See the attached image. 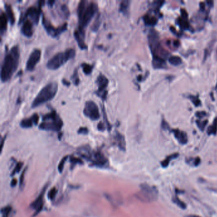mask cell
<instances>
[{
    "instance_id": "44",
    "label": "cell",
    "mask_w": 217,
    "mask_h": 217,
    "mask_svg": "<svg viewBox=\"0 0 217 217\" xmlns=\"http://www.w3.org/2000/svg\"><path fill=\"white\" fill-rule=\"evenodd\" d=\"M27 170V167H26L24 170H23V171L21 173V175L20 176V181H19V185H20V188L22 187L23 184H24V178H25V173Z\"/></svg>"
},
{
    "instance_id": "30",
    "label": "cell",
    "mask_w": 217,
    "mask_h": 217,
    "mask_svg": "<svg viewBox=\"0 0 217 217\" xmlns=\"http://www.w3.org/2000/svg\"><path fill=\"white\" fill-rule=\"evenodd\" d=\"M71 79L72 80V82H73V84L75 86H78L79 85V83H80V78H79V77H78V69H75V71H74V73L72 75L71 77Z\"/></svg>"
},
{
    "instance_id": "18",
    "label": "cell",
    "mask_w": 217,
    "mask_h": 217,
    "mask_svg": "<svg viewBox=\"0 0 217 217\" xmlns=\"http://www.w3.org/2000/svg\"><path fill=\"white\" fill-rule=\"evenodd\" d=\"M115 140L117 142V146L119 148V149L120 150L125 152L126 150V142L124 136L122 134H120L119 132L116 131L115 135Z\"/></svg>"
},
{
    "instance_id": "54",
    "label": "cell",
    "mask_w": 217,
    "mask_h": 217,
    "mask_svg": "<svg viewBox=\"0 0 217 217\" xmlns=\"http://www.w3.org/2000/svg\"><path fill=\"white\" fill-rule=\"evenodd\" d=\"M185 217H201V216L196 215H188L185 216Z\"/></svg>"
},
{
    "instance_id": "21",
    "label": "cell",
    "mask_w": 217,
    "mask_h": 217,
    "mask_svg": "<svg viewBox=\"0 0 217 217\" xmlns=\"http://www.w3.org/2000/svg\"><path fill=\"white\" fill-rule=\"evenodd\" d=\"M8 17L6 14V12H4L3 11H1V15H0V31H1L2 34H3L7 29V24H8Z\"/></svg>"
},
{
    "instance_id": "24",
    "label": "cell",
    "mask_w": 217,
    "mask_h": 217,
    "mask_svg": "<svg viewBox=\"0 0 217 217\" xmlns=\"http://www.w3.org/2000/svg\"><path fill=\"white\" fill-rule=\"evenodd\" d=\"M130 1L128 0H124V1L121 2L120 4L119 7V11L122 13L124 15H127L129 9V5H130Z\"/></svg>"
},
{
    "instance_id": "55",
    "label": "cell",
    "mask_w": 217,
    "mask_h": 217,
    "mask_svg": "<svg viewBox=\"0 0 217 217\" xmlns=\"http://www.w3.org/2000/svg\"><path fill=\"white\" fill-rule=\"evenodd\" d=\"M48 3H49V4L51 6H52V4L54 3L55 2H54V1H49Z\"/></svg>"
},
{
    "instance_id": "4",
    "label": "cell",
    "mask_w": 217,
    "mask_h": 217,
    "mask_svg": "<svg viewBox=\"0 0 217 217\" xmlns=\"http://www.w3.org/2000/svg\"><path fill=\"white\" fill-rule=\"evenodd\" d=\"M76 55V51L73 48H69L63 52H59L54 54L47 61L46 66L51 70H56L63 66L69 60Z\"/></svg>"
},
{
    "instance_id": "22",
    "label": "cell",
    "mask_w": 217,
    "mask_h": 217,
    "mask_svg": "<svg viewBox=\"0 0 217 217\" xmlns=\"http://www.w3.org/2000/svg\"><path fill=\"white\" fill-rule=\"evenodd\" d=\"M179 153H172L171 155H169L168 156L166 157L161 162V166L162 167H164V168H166V167H168L169 164H170V162L172 160L178 158V157H179Z\"/></svg>"
},
{
    "instance_id": "43",
    "label": "cell",
    "mask_w": 217,
    "mask_h": 217,
    "mask_svg": "<svg viewBox=\"0 0 217 217\" xmlns=\"http://www.w3.org/2000/svg\"><path fill=\"white\" fill-rule=\"evenodd\" d=\"M61 9L62 10V11L63 12L64 15L66 17H69V9L68 8V6L65 4H63L61 5Z\"/></svg>"
},
{
    "instance_id": "37",
    "label": "cell",
    "mask_w": 217,
    "mask_h": 217,
    "mask_svg": "<svg viewBox=\"0 0 217 217\" xmlns=\"http://www.w3.org/2000/svg\"><path fill=\"white\" fill-rule=\"evenodd\" d=\"M11 211V207L10 206H8L4 207L2 209V217H9V215Z\"/></svg>"
},
{
    "instance_id": "39",
    "label": "cell",
    "mask_w": 217,
    "mask_h": 217,
    "mask_svg": "<svg viewBox=\"0 0 217 217\" xmlns=\"http://www.w3.org/2000/svg\"><path fill=\"white\" fill-rule=\"evenodd\" d=\"M68 158V156H65L64 157L61 159V161H60L59 165H58V170L59 171V173H62V171H63V169L64 167V164L66 161V160Z\"/></svg>"
},
{
    "instance_id": "2",
    "label": "cell",
    "mask_w": 217,
    "mask_h": 217,
    "mask_svg": "<svg viewBox=\"0 0 217 217\" xmlns=\"http://www.w3.org/2000/svg\"><path fill=\"white\" fill-rule=\"evenodd\" d=\"M77 11L78 18V28L85 29L94 16L98 13V5L93 2H88L86 0H82L78 3Z\"/></svg>"
},
{
    "instance_id": "26",
    "label": "cell",
    "mask_w": 217,
    "mask_h": 217,
    "mask_svg": "<svg viewBox=\"0 0 217 217\" xmlns=\"http://www.w3.org/2000/svg\"><path fill=\"white\" fill-rule=\"evenodd\" d=\"M169 62L170 63L175 66H177L180 65L182 63V59L180 57L178 56V55H172L170 56L168 59Z\"/></svg>"
},
{
    "instance_id": "17",
    "label": "cell",
    "mask_w": 217,
    "mask_h": 217,
    "mask_svg": "<svg viewBox=\"0 0 217 217\" xmlns=\"http://www.w3.org/2000/svg\"><path fill=\"white\" fill-rule=\"evenodd\" d=\"M174 135L175 138L181 144H185L188 142V136L185 132L178 129H172L170 131Z\"/></svg>"
},
{
    "instance_id": "32",
    "label": "cell",
    "mask_w": 217,
    "mask_h": 217,
    "mask_svg": "<svg viewBox=\"0 0 217 217\" xmlns=\"http://www.w3.org/2000/svg\"><path fill=\"white\" fill-rule=\"evenodd\" d=\"M187 162L190 165L194 166H199L201 162V160L199 157H197L196 158H190L189 160H187Z\"/></svg>"
},
{
    "instance_id": "45",
    "label": "cell",
    "mask_w": 217,
    "mask_h": 217,
    "mask_svg": "<svg viewBox=\"0 0 217 217\" xmlns=\"http://www.w3.org/2000/svg\"><path fill=\"white\" fill-rule=\"evenodd\" d=\"M180 12H181V15H182V18L187 20L188 15L187 10L185 8H181Z\"/></svg>"
},
{
    "instance_id": "33",
    "label": "cell",
    "mask_w": 217,
    "mask_h": 217,
    "mask_svg": "<svg viewBox=\"0 0 217 217\" xmlns=\"http://www.w3.org/2000/svg\"><path fill=\"white\" fill-rule=\"evenodd\" d=\"M100 23H101V21H100V14H99L98 15V17L95 19V22L93 24V26L91 28V29L93 31H97L98 30L100 26Z\"/></svg>"
},
{
    "instance_id": "34",
    "label": "cell",
    "mask_w": 217,
    "mask_h": 217,
    "mask_svg": "<svg viewBox=\"0 0 217 217\" xmlns=\"http://www.w3.org/2000/svg\"><path fill=\"white\" fill-rule=\"evenodd\" d=\"M192 103L194 104V105L196 107L200 106L201 104V101H200L199 98H198V96H195V95H189L188 97Z\"/></svg>"
},
{
    "instance_id": "14",
    "label": "cell",
    "mask_w": 217,
    "mask_h": 217,
    "mask_svg": "<svg viewBox=\"0 0 217 217\" xmlns=\"http://www.w3.org/2000/svg\"><path fill=\"white\" fill-rule=\"evenodd\" d=\"M89 161H91L95 166H103L107 163V159L101 152H92Z\"/></svg>"
},
{
    "instance_id": "13",
    "label": "cell",
    "mask_w": 217,
    "mask_h": 217,
    "mask_svg": "<svg viewBox=\"0 0 217 217\" xmlns=\"http://www.w3.org/2000/svg\"><path fill=\"white\" fill-rule=\"evenodd\" d=\"M74 37L77 42V44L81 50L87 49V45L85 42L86 39V31L78 28L74 31Z\"/></svg>"
},
{
    "instance_id": "16",
    "label": "cell",
    "mask_w": 217,
    "mask_h": 217,
    "mask_svg": "<svg viewBox=\"0 0 217 217\" xmlns=\"http://www.w3.org/2000/svg\"><path fill=\"white\" fill-rule=\"evenodd\" d=\"M40 117L38 113H34L31 117L28 118H24L20 122V126L24 129L31 128L33 125H37Z\"/></svg>"
},
{
    "instance_id": "47",
    "label": "cell",
    "mask_w": 217,
    "mask_h": 217,
    "mask_svg": "<svg viewBox=\"0 0 217 217\" xmlns=\"http://www.w3.org/2000/svg\"><path fill=\"white\" fill-rule=\"evenodd\" d=\"M206 113L204 112V111H202V112H197L196 113V116L199 118H202L203 117H204L205 116H206Z\"/></svg>"
},
{
    "instance_id": "50",
    "label": "cell",
    "mask_w": 217,
    "mask_h": 217,
    "mask_svg": "<svg viewBox=\"0 0 217 217\" xmlns=\"http://www.w3.org/2000/svg\"><path fill=\"white\" fill-rule=\"evenodd\" d=\"M180 45V42H179V40H175L173 42V46L176 48H178Z\"/></svg>"
},
{
    "instance_id": "19",
    "label": "cell",
    "mask_w": 217,
    "mask_h": 217,
    "mask_svg": "<svg viewBox=\"0 0 217 217\" xmlns=\"http://www.w3.org/2000/svg\"><path fill=\"white\" fill-rule=\"evenodd\" d=\"M152 65L155 69H163L166 67V63L165 59L161 57L153 56Z\"/></svg>"
},
{
    "instance_id": "49",
    "label": "cell",
    "mask_w": 217,
    "mask_h": 217,
    "mask_svg": "<svg viewBox=\"0 0 217 217\" xmlns=\"http://www.w3.org/2000/svg\"><path fill=\"white\" fill-rule=\"evenodd\" d=\"M17 184V180L16 179V178H14L12 180H11V187H14L16 186V185Z\"/></svg>"
},
{
    "instance_id": "52",
    "label": "cell",
    "mask_w": 217,
    "mask_h": 217,
    "mask_svg": "<svg viewBox=\"0 0 217 217\" xmlns=\"http://www.w3.org/2000/svg\"><path fill=\"white\" fill-rule=\"evenodd\" d=\"M6 138H7V135H5L3 138H2V143H1V145H2V150H3V145H4V143H5V141L6 140Z\"/></svg>"
},
{
    "instance_id": "3",
    "label": "cell",
    "mask_w": 217,
    "mask_h": 217,
    "mask_svg": "<svg viewBox=\"0 0 217 217\" xmlns=\"http://www.w3.org/2000/svg\"><path fill=\"white\" fill-rule=\"evenodd\" d=\"M58 83L56 82H51L47 83L36 95L31 103V108H35L52 100L57 93Z\"/></svg>"
},
{
    "instance_id": "48",
    "label": "cell",
    "mask_w": 217,
    "mask_h": 217,
    "mask_svg": "<svg viewBox=\"0 0 217 217\" xmlns=\"http://www.w3.org/2000/svg\"><path fill=\"white\" fill-rule=\"evenodd\" d=\"M62 83H63V84L64 86H67V87H69V86L71 85V82H69V81H68V80H66L64 79V78H63V79L62 80Z\"/></svg>"
},
{
    "instance_id": "36",
    "label": "cell",
    "mask_w": 217,
    "mask_h": 217,
    "mask_svg": "<svg viewBox=\"0 0 217 217\" xmlns=\"http://www.w3.org/2000/svg\"><path fill=\"white\" fill-rule=\"evenodd\" d=\"M208 120H204V121H201V120H196V124L197 125V127H199V129L203 131L205 129V127H206L207 124H208Z\"/></svg>"
},
{
    "instance_id": "11",
    "label": "cell",
    "mask_w": 217,
    "mask_h": 217,
    "mask_svg": "<svg viewBox=\"0 0 217 217\" xmlns=\"http://www.w3.org/2000/svg\"><path fill=\"white\" fill-rule=\"evenodd\" d=\"M42 51L39 49H34L30 54L26 64V69L28 71H33L41 59Z\"/></svg>"
},
{
    "instance_id": "1",
    "label": "cell",
    "mask_w": 217,
    "mask_h": 217,
    "mask_svg": "<svg viewBox=\"0 0 217 217\" xmlns=\"http://www.w3.org/2000/svg\"><path fill=\"white\" fill-rule=\"evenodd\" d=\"M20 60V49L19 45H14L7 52L1 67V80L8 82L17 71Z\"/></svg>"
},
{
    "instance_id": "29",
    "label": "cell",
    "mask_w": 217,
    "mask_h": 217,
    "mask_svg": "<svg viewBox=\"0 0 217 217\" xmlns=\"http://www.w3.org/2000/svg\"><path fill=\"white\" fill-rule=\"evenodd\" d=\"M177 22L182 29H188L190 28V24L187 19L179 17L177 19Z\"/></svg>"
},
{
    "instance_id": "56",
    "label": "cell",
    "mask_w": 217,
    "mask_h": 217,
    "mask_svg": "<svg viewBox=\"0 0 217 217\" xmlns=\"http://www.w3.org/2000/svg\"><path fill=\"white\" fill-rule=\"evenodd\" d=\"M216 88H217V86H216Z\"/></svg>"
},
{
    "instance_id": "10",
    "label": "cell",
    "mask_w": 217,
    "mask_h": 217,
    "mask_svg": "<svg viewBox=\"0 0 217 217\" xmlns=\"http://www.w3.org/2000/svg\"><path fill=\"white\" fill-rule=\"evenodd\" d=\"M95 83H97L98 87V90L95 91V94L100 98H101L103 101L106 100L108 95V91H106V88L108 86V83H109V80L104 75L100 73L97 78H96Z\"/></svg>"
},
{
    "instance_id": "53",
    "label": "cell",
    "mask_w": 217,
    "mask_h": 217,
    "mask_svg": "<svg viewBox=\"0 0 217 217\" xmlns=\"http://www.w3.org/2000/svg\"><path fill=\"white\" fill-rule=\"evenodd\" d=\"M206 3L208 4V5L209 7H213V3H214V2H213V1H211V0H210V1H207V2H206Z\"/></svg>"
},
{
    "instance_id": "42",
    "label": "cell",
    "mask_w": 217,
    "mask_h": 217,
    "mask_svg": "<svg viewBox=\"0 0 217 217\" xmlns=\"http://www.w3.org/2000/svg\"><path fill=\"white\" fill-rule=\"evenodd\" d=\"M77 132H78V134H80V135H86L89 133V129L86 127H80L78 129Z\"/></svg>"
},
{
    "instance_id": "51",
    "label": "cell",
    "mask_w": 217,
    "mask_h": 217,
    "mask_svg": "<svg viewBox=\"0 0 217 217\" xmlns=\"http://www.w3.org/2000/svg\"><path fill=\"white\" fill-rule=\"evenodd\" d=\"M200 5V8L202 11H204V9H205V7H206V5H205V3L204 2H200L199 3Z\"/></svg>"
},
{
    "instance_id": "15",
    "label": "cell",
    "mask_w": 217,
    "mask_h": 217,
    "mask_svg": "<svg viewBox=\"0 0 217 217\" xmlns=\"http://www.w3.org/2000/svg\"><path fill=\"white\" fill-rule=\"evenodd\" d=\"M22 25L20 28L21 33L26 37L31 38L33 37L34 33L33 30V22L29 19L24 20L22 22Z\"/></svg>"
},
{
    "instance_id": "38",
    "label": "cell",
    "mask_w": 217,
    "mask_h": 217,
    "mask_svg": "<svg viewBox=\"0 0 217 217\" xmlns=\"http://www.w3.org/2000/svg\"><path fill=\"white\" fill-rule=\"evenodd\" d=\"M70 162L71 163L72 166H75L78 164H82L83 163V161L81 159L76 157H74V156H71L70 157Z\"/></svg>"
},
{
    "instance_id": "8",
    "label": "cell",
    "mask_w": 217,
    "mask_h": 217,
    "mask_svg": "<svg viewBox=\"0 0 217 217\" xmlns=\"http://www.w3.org/2000/svg\"><path fill=\"white\" fill-rule=\"evenodd\" d=\"M42 22L43 26L45 28L47 34L53 38L58 37L59 35H61L63 33L66 31L68 28V23H64L63 25L57 28L54 27L52 24V23L44 16H42Z\"/></svg>"
},
{
    "instance_id": "9",
    "label": "cell",
    "mask_w": 217,
    "mask_h": 217,
    "mask_svg": "<svg viewBox=\"0 0 217 217\" xmlns=\"http://www.w3.org/2000/svg\"><path fill=\"white\" fill-rule=\"evenodd\" d=\"M83 113L91 120L95 121L100 118V113L98 105L93 101H87L85 103Z\"/></svg>"
},
{
    "instance_id": "12",
    "label": "cell",
    "mask_w": 217,
    "mask_h": 217,
    "mask_svg": "<svg viewBox=\"0 0 217 217\" xmlns=\"http://www.w3.org/2000/svg\"><path fill=\"white\" fill-rule=\"evenodd\" d=\"M48 185H49V184H46L45 185V187L42 188L40 194H39L38 197L30 204V208L35 210V212L33 214V217H35L36 216H37L43 209V204H44V202H43L44 195H45L46 190L47 189Z\"/></svg>"
},
{
    "instance_id": "28",
    "label": "cell",
    "mask_w": 217,
    "mask_h": 217,
    "mask_svg": "<svg viewBox=\"0 0 217 217\" xmlns=\"http://www.w3.org/2000/svg\"><path fill=\"white\" fill-rule=\"evenodd\" d=\"M172 201L176 204L177 206L180 208L181 209L185 210L187 208V205L186 204L183 202L182 200H181L177 196V194H176V196H174L172 198Z\"/></svg>"
},
{
    "instance_id": "7",
    "label": "cell",
    "mask_w": 217,
    "mask_h": 217,
    "mask_svg": "<svg viewBox=\"0 0 217 217\" xmlns=\"http://www.w3.org/2000/svg\"><path fill=\"white\" fill-rule=\"evenodd\" d=\"M45 3L44 1H40L38 2V7H36L34 6L29 7L25 11V13L23 15L20 16L19 24H20L22 22L26 19H29L31 20L34 24L37 25L38 24V22L40 20V17L42 12V7Z\"/></svg>"
},
{
    "instance_id": "27",
    "label": "cell",
    "mask_w": 217,
    "mask_h": 217,
    "mask_svg": "<svg viewBox=\"0 0 217 217\" xmlns=\"http://www.w3.org/2000/svg\"><path fill=\"white\" fill-rule=\"evenodd\" d=\"M81 67L82 68V70L83 73L86 75H89L92 73L94 66L92 65H91L86 63H83L81 64Z\"/></svg>"
},
{
    "instance_id": "35",
    "label": "cell",
    "mask_w": 217,
    "mask_h": 217,
    "mask_svg": "<svg viewBox=\"0 0 217 217\" xmlns=\"http://www.w3.org/2000/svg\"><path fill=\"white\" fill-rule=\"evenodd\" d=\"M24 163L22 162H19L17 163V164L16 165V167L14 169V170L12 171V172H11V176H14L17 173H19L21 170V168L23 166Z\"/></svg>"
},
{
    "instance_id": "5",
    "label": "cell",
    "mask_w": 217,
    "mask_h": 217,
    "mask_svg": "<svg viewBox=\"0 0 217 217\" xmlns=\"http://www.w3.org/2000/svg\"><path fill=\"white\" fill-rule=\"evenodd\" d=\"M63 126V121L57 113L52 110L42 117V122L39 126V129L43 131L57 132L61 130Z\"/></svg>"
},
{
    "instance_id": "20",
    "label": "cell",
    "mask_w": 217,
    "mask_h": 217,
    "mask_svg": "<svg viewBox=\"0 0 217 217\" xmlns=\"http://www.w3.org/2000/svg\"><path fill=\"white\" fill-rule=\"evenodd\" d=\"M5 8L6 10V14L8 17V20L10 23L11 25H14L16 22V18H15V16H14V11L12 9V7H11V5L6 3L5 4Z\"/></svg>"
},
{
    "instance_id": "25",
    "label": "cell",
    "mask_w": 217,
    "mask_h": 217,
    "mask_svg": "<svg viewBox=\"0 0 217 217\" xmlns=\"http://www.w3.org/2000/svg\"><path fill=\"white\" fill-rule=\"evenodd\" d=\"M207 133L208 135L216 136L217 135V117L214 119L213 124L208 128Z\"/></svg>"
},
{
    "instance_id": "46",
    "label": "cell",
    "mask_w": 217,
    "mask_h": 217,
    "mask_svg": "<svg viewBox=\"0 0 217 217\" xmlns=\"http://www.w3.org/2000/svg\"><path fill=\"white\" fill-rule=\"evenodd\" d=\"M97 129L98 131H104L105 129H106V126L104 125V124L102 122H100L98 124V126H97Z\"/></svg>"
},
{
    "instance_id": "41",
    "label": "cell",
    "mask_w": 217,
    "mask_h": 217,
    "mask_svg": "<svg viewBox=\"0 0 217 217\" xmlns=\"http://www.w3.org/2000/svg\"><path fill=\"white\" fill-rule=\"evenodd\" d=\"M161 127L163 130L164 131H171V127L170 126V125H169V124L167 123V122L166 121V120H165L164 119H162V122H161Z\"/></svg>"
},
{
    "instance_id": "6",
    "label": "cell",
    "mask_w": 217,
    "mask_h": 217,
    "mask_svg": "<svg viewBox=\"0 0 217 217\" xmlns=\"http://www.w3.org/2000/svg\"><path fill=\"white\" fill-rule=\"evenodd\" d=\"M140 190L135 194L136 197L144 202H152L157 200L159 190L155 186L147 184H142L140 185Z\"/></svg>"
},
{
    "instance_id": "40",
    "label": "cell",
    "mask_w": 217,
    "mask_h": 217,
    "mask_svg": "<svg viewBox=\"0 0 217 217\" xmlns=\"http://www.w3.org/2000/svg\"><path fill=\"white\" fill-rule=\"evenodd\" d=\"M56 194H57V189L55 187H53L49 191V194H48V197H49V199L51 200H53L55 198Z\"/></svg>"
},
{
    "instance_id": "23",
    "label": "cell",
    "mask_w": 217,
    "mask_h": 217,
    "mask_svg": "<svg viewBox=\"0 0 217 217\" xmlns=\"http://www.w3.org/2000/svg\"><path fill=\"white\" fill-rule=\"evenodd\" d=\"M143 20L147 26H155L157 23V19L154 16H151L148 14L143 17Z\"/></svg>"
},
{
    "instance_id": "31",
    "label": "cell",
    "mask_w": 217,
    "mask_h": 217,
    "mask_svg": "<svg viewBox=\"0 0 217 217\" xmlns=\"http://www.w3.org/2000/svg\"><path fill=\"white\" fill-rule=\"evenodd\" d=\"M102 111H103V115L104 121L105 122V124H106V128H107V129L108 130V131H110V130H111V129H112V125H111V124L110 123L109 120H108V119L107 115H106V111H105L104 106H103Z\"/></svg>"
}]
</instances>
